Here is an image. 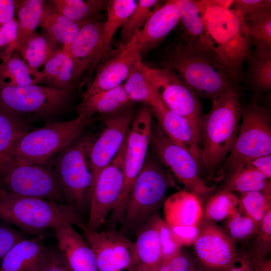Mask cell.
Here are the masks:
<instances>
[{
  "label": "cell",
  "instance_id": "cell-23",
  "mask_svg": "<svg viewBox=\"0 0 271 271\" xmlns=\"http://www.w3.org/2000/svg\"><path fill=\"white\" fill-rule=\"evenodd\" d=\"M49 249L42 236L25 238L16 243L4 256L0 271H38Z\"/></svg>",
  "mask_w": 271,
  "mask_h": 271
},
{
  "label": "cell",
  "instance_id": "cell-45",
  "mask_svg": "<svg viewBox=\"0 0 271 271\" xmlns=\"http://www.w3.org/2000/svg\"><path fill=\"white\" fill-rule=\"evenodd\" d=\"M18 41V24L14 18L0 28V60L5 62L13 55Z\"/></svg>",
  "mask_w": 271,
  "mask_h": 271
},
{
  "label": "cell",
  "instance_id": "cell-52",
  "mask_svg": "<svg viewBox=\"0 0 271 271\" xmlns=\"http://www.w3.org/2000/svg\"><path fill=\"white\" fill-rule=\"evenodd\" d=\"M250 262L252 271H271V260L260 255L249 247L245 250Z\"/></svg>",
  "mask_w": 271,
  "mask_h": 271
},
{
  "label": "cell",
  "instance_id": "cell-26",
  "mask_svg": "<svg viewBox=\"0 0 271 271\" xmlns=\"http://www.w3.org/2000/svg\"><path fill=\"white\" fill-rule=\"evenodd\" d=\"M25 119L0 107V177L12 166L15 147L28 131Z\"/></svg>",
  "mask_w": 271,
  "mask_h": 271
},
{
  "label": "cell",
  "instance_id": "cell-20",
  "mask_svg": "<svg viewBox=\"0 0 271 271\" xmlns=\"http://www.w3.org/2000/svg\"><path fill=\"white\" fill-rule=\"evenodd\" d=\"M54 230L57 248L70 271H99L90 245L69 220L65 219Z\"/></svg>",
  "mask_w": 271,
  "mask_h": 271
},
{
  "label": "cell",
  "instance_id": "cell-4",
  "mask_svg": "<svg viewBox=\"0 0 271 271\" xmlns=\"http://www.w3.org/2000/svg\"><path fill=\"white\" fill-rule=\"evenodd\" d=\"M92 141L89 137L75 140L61 150L53 170L67 208L77 216L89 209L92 178L87 158Z\"/></svg>",
  "mask_w": 271,
  "mask_h": 271
},
{
  "label": "cell",
  "instance_id": "cell-8",
  "mask_svg": "<svg viewBox=\"0 0 271 271\" xmlns=\"http://www.w3.org/2000/svg\"><path fill=\"white\" fill-rule=\"evenodd\" d=\"M72 215L57 204L34 197L0 194V221L36 234L57 226Z\"/></svg>",
  "mask_w": 271,
  "mask_h": 271
},
{
  "label": "cell",
  "instance_id": "cell-54",
  "mask_svg": "<svg viewBox=\"0 0 271 271\" xmlns=\"http://www.w3.org/2000/svg\"><path fill=\"white\" fill-rule=\"evenodd\" d=\"M249 165L259 172L263 174L267 178H271V155L262 156L252 159L246 162Z\"/></svg>",
  "mask_w": 271,
  "mask_h": 271
},
{
  "label": "cell",
  "instance_id": "cell-21",
  "mask_svg": "<svg viewBox=\"0 0 271 271\" xmlns=\"http://www.w3.org/2000/svg\"><path fill=\"white\" fill-rule=\"evenodd\" d=\"M104 21L97 20L84 24L71 43L62 49L73 60L74 81L87 71L96 52Z\"/></svg>",
  "mask_w": 271,
  "mask_h": 271
},
{
  "label": "cell",
  "instance_id": "cell-5",
  "mask_svg": "<svg viewBox=\"0 0 271 271\" xmlns=\"http://www.w3.org/2000/svg\"><path fill=\"white\" fill-rule=\"evenodd\" d=\"M92 119L78 115L69 120L50 122L28 131L15 147L13 164L43 165L55 154L77 139Z\"/></svg>",
  "mask_w": 271,
  "mask_h": 271
},
{
  "label": "cell",
  "instance_id": "cell-22",
  "mask_svg": "<svg viewBox=\"0 0 271 271\" xmlns=\"http://www.w3.org/2000/svg\"><path fill=\"white\" fill-rule=\"evenodd\" d=\"M179 22L180 13L176 0L163 2L139 32L142 54L159 45Z\"/></svg>",
  "mask_w": 271,
  "mask_h": 271
},
{
  "label": "cell",
  "instance_id": "cell-58",
  "mask_svg": "<svg viewBox=\"0 0 271 271\" xmlns=\"http://www.w3.org/2000/svg\"><path fill=\"white\" fill-rule=\"evenodd\" d=\"M191 271H203L202 269H201L200 267L199 268H195L194 266L191 270Z\"/></svg>",
  "mask_w": 271,
  "mask_h": 271
},
{
  "label": "cell",
  "instance_id": "cell-3",
  "mask_svg": "<svg viewBox=\"0 0 271 271\" xmlns=\"http://www.w3.org/2000/svg\"><path fill=\"white\" fill-rule=\"evenodd\" d=\"M236 87L213 100L202 117L200 140L202 166L212 173L224 162L236 139L242 108Z\"/></svg>",
  "mask_w": 271,
  "mask_h": 271
},
{
  "label": "cell",
  "instance_id": "cell-57",
  "mask_svg": "<svg viewBox=\"0 0 271 271\" xmlns=\"http://www.w3.org/2000/svg\"><path fill=\"white\" fill-rule=\"evenodd\" d=\"M134 271H153L150 269L138 264Z\"/></svg>",
  "mask_w": 271,
  "mask_h": 271
},
{
  "label": "cell",
  "instance_id": "cell-33",
  "mask_svg": "<svg viewBox=\"0 0 271 271\" xmlns=\"http://www.w3.org/2000/svg\"><path fill=\"white\" fill-rule=\"evenodd\" d=\"M106 0H51L48 2L60 13L81 24L99 20L102 11L106 10Z\"/></svg>",
  "mask_w": 271,
  "mask_h": 271
},
{
  "label": "cell",
  "instance_id": "cell-30",
  "mask_svg": "<svg viewBox=\"0 0 271 271\" xmlns=\"http://www.w3.org/2000/svg\"><path fill=\"white\" fill-rule=\"evenodd\" d=\"M138 264L153 271L162 259V249L159 234L150 218L138 230L134 242Z\"/></svg>",
  "mask_w": 271,
  "mask_h": 271
},
{
  "label": "cell",
  "instance_id": "cell-55",
  "mask_svg": "<svg viewBox=\"0 0 271 271\" xmlns=\"http://www.w3.org/2000/svg\"><path fill=\"white\" fill-rule=\"evenodd\" d=\"M225 271H252L245 251L237 252L235 258Z\"/></svg>",
  "mask_w": 271,
  "mask_h": 271
},
{
  "label": "cell",
  "instance_id": "cell-25",
  "mask_svg": "<svg viewBox=\"0 0 271 271\" xmlns=\"http://www.w3.org/2000/svg\"><path fill=\"white\" fill-rule=\"evenodd\" d=\"M137 1H109L106 8L107 18L104 21L100 40L93 60L87 70L90 75L110 51L113 38L134 9Z\"/></svg>",
  "mask_w": 271,
  "mask_h": 271
},
{
  "label": "cell",
  "instance_id": "cell-53",
  "mask_svg": "<svg viewBox=\"0 0 271 271\" xmlns=\"http://www.w3.org/2000/svg\"><path fill=\"white\" fill-rule=\"evenodd\" d=\"M16 0H0V28L15 18Z\"/></svg>",
  "mask_w": 271,
  "mask_h": 271
},
{
  "label": "cell",
  "instance_id": "cell-47",
  "mask_svg": "<svg viewBox=\"0 0 271 271\" xmlns=\"http://www.w3.org/2000/svg\"><path fill=\"white\" fill-rule=\"evenodd\" d=\"M243 18L271 11L270 0H233L230 8Z\"/></svg>",
  "mask_w": 271,
  "mask_h": 271
},
{
  "label": "cell",
  "instance_id": "cell-44",
  "mask_svg": "<svg viewBox=\"0 0 271 271\" xmlns=\"http://www.w3.org/2000/svg\"><path fill=\"white\" fill-rule=\"evenodd\" d=\"M150 218L159 236L162 249L161 262L168 260L179 254L181 251L182 246L176 242L170 226L158 213L154 214Z\"/></svg>",
  "mask_w": 271,
  "mask_h": 271
},
{
  "label": "cell",
  "instance_id": "cell-48",
  "mask_svg": "<svg viewBox=\"0 0 271 271\" xmlns=\"http://www.w3.org/2000/svg\"><path fill=\"white\" fill-rule=\"evenodd\" d=\"M26 238L22 232L0 221V259L18 242Z\"/></svg>",
  "mask_w": 271,
  "mask_h": 271
},
{
  "label": "cell",
  "instance_id": "cell-7",
  "mask_svg": "<svg viewBox=\"0 0 271 271\" xmlns=\"http://www.w3.org/2000/svg\"><path fill=\"white\" fill-rule=\"evenodd\" d=\"M73 88L15 86L0 82V107L23 118H47L67 108Z\"/></svg>",
  "mask_w": 271,
  "mask_h": 271
},
{
  "label": "cell",
  "instance_id": "cell-11",
  "mask_svg": "<svg viewBox=\"0 0 271 271\" xmlns=\"http://www.w3.org/2000/svg\"><path fill=\"white\" fill-rule=\"evenodd\" d=\"M150 145L184 190L196 194L201 199L209 196L214 186H208L202 180L200 165L188 151L168 138L158 124L152 123Z\"/></svg>",
  "mask_w": 271,
  "mask_h": 271
},
{
  "label": "cell",
  "instance_id": "cell-36",
  "mask_svg": "<svg viewBox=\"0 0 271 271\" xmlns=\"http://www.w3.org/2000/svg\"><path fill=\"white\" fill-rule=\"evenodd\" d=\"M44 2L43 0L16 1V15L18 24L16 51L30 36L36 32V29L40 26Z\"/></svg>",
  "mask_w": 271,
  "mask_h": 271
},
{
  "label": "cell",
  "instance_id": "cell-31",
  "mask_svg": "<svg viewBox=\"0 0 271 271\" xmlns=\"http://www.w3.org/2000/svg\"><path fill=\"white\" fill-rule=\"evenodd\" d=\"M42 83L57 89L74 87V65L71 58L62 48L57 51L44 65Z\"/></svg>",
  "mask_w": 271,
  "mask_h": 271
},
{
  "label": "cell",
  "instance_id": "cell-32",
  "mask_svg": "<svg viewBox=\"0 0 271 271\" xmlns=\"http://www.w3.org/2000/svg\"><path fill=\"white\" fill-rule=\"evenodd\" d=\"M45 33L37 32L30 36L16 51L32 68L38 70L62 48Z\"/></svg>",
  "mask_w": 271,
  "mask_h": 271
},
{
  "label": "cell",
  "instance_id": "cell-50",
  "mask_svg": "<svg viewBox=\"0 0 271 271\" xmlns=\"http://www.w3.org/2000/svg\"><path fill=\"white\" fill-rule=\"evenodd\" d=\"M170 227L176 242L181 246L193 245L199 233L198 225Z\"/></svg>",
  "mask_w": 271,
  "mask_h": 271
},
{
  "label": "cell",
  "instance_id": "cell-10",
  "mask_svg": "<svg viewBox=\"0 0 271 271\" xmlns=\"http://www.w3.org/2000/svg\"><path fill=\"white\" fill-rule=\"evenodd\" d=\"M242 122L224 166L228 171L256 157L271 154L269 110L253 102L242 109Z\"/></svg>",
  "mask_w": 271,
  "mask_h": 271
},
{
  "label": "cell",
  "instance_id": "cell-41",
  "mask_svg": "<svg viewBox=\"0 0 271 271\" xmlns=\"http://www.w3.org/2000/svg\"><path fill=\"white\" fill-rule=\"evenodd\" d=\"M243 20L255 49H271V11L245 17Z\"/></svg>",
  "mask_w": 271,
  "mask_h": 271
},
{
  "label": "cell",
  "instance_id": "cell-12",
  "mask_svg": "<svg viewBox=\"0 0 271 271\" xmlns=\"http://www.w3.org/2000/svg\"><path fill=\"white\" fill-rule=\"evenodd\" d=\"M1 193L43 198L68 210L54 171L43 165L13 164L0 177Z\"/></svg>",
  "mask_w": 271,
  "mask_h": 271
},
{
  "label": "cell",
  "instance_id": "cell-38",
  "mask_svg": "<svg viewBox=\"0 0 271 271\" xmlns=\"http://www.w3.org/2000/svg\"><path fill=\"white\" fill-rule=\"evenodd\" d=\"M122 84L131 101H142L150 105L157 96L148 75L147 65L143 62Z\"/></svg>",
  "mask_w": 271,
  "mask_h": 271
},
{
  "label": "cell",
  "instance_id": "cell-27",
  "mask_svg": "<svg viewBox=\"0 0 271 271\" xmlns=\"http://www.w3.org/2000/svg\"><path fill=\"white\" fill-rule=\"evenodd\" d=\"M83 25L67 18L45 1L40 26L62 48L71 43Z\"/></svg>",
  "mask_w": 271,
  "mask_h": 271
},
{
  "label": "cell",
  "instance_id": "cell-56",
  "mask_svg": "<svg viewBox=\"0 0 271 271\" xmlns=\"http://www.w3.org/2000/svg\"><path fill=\"white\" fill-rule=\"evenodd\" d=\"M208 2L211 5L224 9H230L233 0H208Z\"/></svg>",
  "mask_w": 271,
  "mask_h": 271
},
{
  "label": "cell",
  "instance_id": "cell-46",
  "mask_svg": "<svg viewBox=\"0 0 271 271\" xmlns=\"http://www.w3.org/2000/svg\"><path fill=\"white\" fill-rule=\"evenodd\" d=\"M252 238L249 247L257 254L266 256L271 250V209L264 215L258 231Z\"/></svg>",
  "mask_w": 271,
  "mask_h": 271
},
{
  "label": "cell",
  "instance_id": "cell-6",
  "mask_svg": "<svg viewBox=\"0 0 271 271\" xmlns=\"http://www.w3.org/2000/svg\"><path fill=\"white\" fill-rule=\"evenodd\" d=\"M174 186L169 174L154 160L146 158L132 187L123 219L125 230H139L164 202L167 190Z\"/></svg>",
  "mask_w": 271,
  "mask_h": 271
},
{
  "label": "cell",
  "instance_id": "cell-28",
  "mask_svg": "<svg viewBox=\"0 0 271 271\" xmlns=\"http://www.w3.org/2000/svg\"><path fill=\"white\" fill-rule=\"evenodd\" d=\"M131 102L121 84L82 99L77 107L78 115L91 117L96 113H113L126 107Z\"/></svg>",
  "mask_w": 271,
  "mask_h": 271
},
{
  "label": "cell",
  "instance_id": "cell-24",
  "mask_svg": "<svg viewBox=\"0 0 271 271\" xmlns=\"http://www.w3.org/2000/svg\"><path fill=\"white\" fill-rule=\"evenodd\" d=\"M164 220L170 226H197L203 219L202 200L185 190L170 196L163 205Z\"/></svg>",
  "mask_w": 271,
  "mask_h": 271
},
{
  "label": "cell",
  "instance_id": "cell-13",
  "mask_svg": "<svg viewBox=\"0 0 271 271\" xmlns=\"http://www.w3.org/2000/svg\"><path fill=\"white\" fill-rule=\"evenodd\" d=\"M125 140L115 156L101 170L95 182L85 225L90 230L99 231L119 197L124 179Z\"/></svg>",
  "mask_w": 271,
  "mask_h": 271
},
{
  "label": "cell",
  "instance_id": "cell-9",
  "mask_svg": "<svg viewBox=\"0 0 271 271\" xmlns=\"http://www.w3.org/2000/svg\"><path fill=\"white\" fill-rule=\"evenodd\" d=\"M152 123V112L150 107L142 108L133 118L125 140L124 179L121 191L106 220L109 229H115L118 223H122L132 187L146 159Z\"/></svg>",
  "mask_w": 271,
  "mask_h": 271
},
{
  "label": "cell",
  "instance_id": "cell-42",
  "mask_svg": "<svg viewBox=\"0 0 271 271\" xmlns=\"http://www.w3.org/2000/svg\"><path fill=\"white\" fill-rule=\"evenodd\" d=\"M240 194L238 208L260 225L265 214L271 209V193L250 191Z\"/></svg>",
  "mask_w": 271,
  "mask_h": 271
},
{
  "label": "cell",
  "instance_id": "cell-15",
  "mask_svg": "<svg viewBox=\"0 0 271 271\" xmlns=\"http://www.w3.org/2000/svg\"><path fill=\"white\" fill-rule=\"evenodd\" d=\"M151 82L158 96L170 109L186 117L200 133L202 108L198 95L170 69L147 66Z\"/></svg>",
  "mask_w": 271,
  "mask_h": 271
},
{
  "label": "cell",
  "instance_id": "cell-29",
  "mask_svg": "<svg viewBox=\"0 0 271 271\" xmlns=\"http://www.w3.org/2000/svg\"><path fill=\"white\" fill-rule=\"evenodd\" d=\"M241 193L262 191L271 193V181L249 165H239L228 172L218 190Z\"/></svg>",
  "mask_w": 271,
  "mask_h": 271
},
{
  "label": "cell",
  "instance_id": "cell-18",
  "mask_svg": "<svg viewBox=\"0 0 271 271\" xmlns=\"http://www.w3.org/2000/svg\"><path fill=\"white\" fill-rule=\"evenodd\" d=\"M194 249L199 267L203 271H225L237 254L235 243L223 228L204 219Z\"/></svg>",
  "mask_w": 271,
  "mask_h": 271
},
{
  "label": "cell",
  "instance_id": "cell-17",
  "mask_svg": "<svg viewBox=\"0 0 271 271\" xmlns=\"http://www.w3.org/2000/svg\"><path fill=\"white\" fill-rule=\"evenodd\" d=\"M139 32L128 43L98 67L93 80L82 94V99L123 84L142 61Z\"/></svg>",
  "mask_w": 271,
  "mask_h": 271
},
{
  "label": "cell",
  "instance_id": "cell-14",
  "mask_svg": "<svg viewBox=\"0 0 271 271\" xmlns=\"http://www.w3.org/2000/svg\"><path fill=\"white\" fill-rule=\"evenodd\" d=\"M94 254L99 271H134L137 265L134 242L114 230L94 231L81 220L75 224Z\"/></svg>",
  "mask_w": 271,
  "mask_h": 271
},
{
  "label": "cell",
  "instance_id": "cell-40",
  "mask_svg": "<svg viewBox=\"0 0 271 271\" xmlns=\"http://www.w3.org/2000/svg\"><path fill=\"white\" fill-rule=\"evenodd\" d=\"M238 206L239 198L233 192L218 190L208 198L203 212V219L214 223L222 221L234 212Z\"/></svg>",
  "mask_w": 271,
  "mask_h": 271
},
{
  "label": "cell",
  "instance_id": "cell-37",
  "mask_svg": "<svg viewBox=\"0 0 271 271\" xmlns=\"http://www.w3.org/2000/svg\"><path fill=\"white\" fill-rule=\"evenodd\" d=\"M163 3L158 0H140L121 27L120 45L128 43L144 27L154 12Z\"/></svg>",
  "mask_w": 271,
  "mask_h": 271
},
{
  "label": "cell",
  "instance_id": "cell-51",
  "mask_svg": "<svg viewBox=\"0 0 271 271\" xmlns=\"http://www.w3.org/2000/svg\"><path fill=\"white\" fill-rule=\"evenodd\" d=\"M38 271H70V270L58 248H49L47 255Z\"/></svg>",
  "mask_w": 271,
  "mask_h": 271
},
{
  "label": "cell",
  "instance_id": "cell-39",
  "mask_svg": "<svg viewBox=\"0 0 271 271\" xmlns=\"http://www.w3.org/2000/svg\"><path fill=\"white\" fill-rule=\"evenodd\" d=\"M248 78L257 89L266 91L271 88V49H255L247 60Z\"/></svg>",
  "mask_w": 271,
  "mask_h": 271
},
{
  "label": "cell",
  "instance_id": "cell-34",
  "mask_svg": "<svg viewBox=\"0 0 271 271\" xmlns=\"http://www.w3.org/2000/svg\"><path fill=\"white\" fill-rule=\"evenodd\" d=\"M41 71L30 67L15 52L8 60L0 63V82L11 85L27 86L42 83Z\"/></svg>",
  "mask_w": 271,
  "mask_h": 271
},
{
  "label": "cell",
  "instance_id": "cell-1",
  "mask_svg": "<svg viewBox=\"0 0 271 271\" xmlns=\"http://www.w3.org/2000/svg\"><path fill=\"white\" fill-rule=\"evenodd\" d=\"M162 64L198 96L211 101L236 87L237 82L210 47L182 35L168 48Z\"/></svg>",
  "mask_w": 271,
  "mask_h": 271
},
{
  "label": "cell",
  "instance_id": "cell-2",
  "mask_svg": "<svg viewBox=\"0 0 271 271\" xmlns=\"http://www.w3.org/2000/svg\"><path fill=\"white\" fill-rule=\"evenodd\" d=\"M203 14L210 46L227 68L232 77L240 78L243 63L251 54V42L243 18L232 9L197 0Z\"/></svg>",
  "mask_w": 271,
  "mask_h": 271
},
{
  "label": "cell",
  "instance_id": "cell-16",
  "mask_svg": "<svg viewBox=\"0 0 271 271\" xmlns=\"http://www.w3.org/2000/svg\"><path fill=\"white\" fill-rule=\"evenodd\" d=\"M134 117L133 111L127 107L112 114L104 121L98 138L92 141L88 152L92 175L90 198L97 178L113 159L124 142Z\"/></svg>",
  "mask_w": 271,
  "mask_h": 271
},
{
  "label": "cell",
  "instance_id": "cell-49",
  "mask_svg": "<svg viewBox=\"0 0 271 271\" xmlns=\"http://www.w3.org/2000/svg\"><path fill=\"white\" fill-rule=\"evenodd\" d=\"M193 266L188 255L181 251L173 258L161 262L154 271H191Z\"/></svg>",
  "mask_w": 271,
  "mask_h": 271
},
{
  "label": "cell",
  "instance_id": "cell-19",
  "mask_svg": "<svg viewBox=\"0 0 271 271\" xmlns=\"http://www.w3.org/2000/svg\"><path fill=\"white\" fill-rule=\"evenodd\" d=\"M149 106L167 137L188 151L202 168L200 133L192 123L186 117L168 108L158 95Z\"/></svg>",
  "mask_w": 271,
  "mask_h": 271
},
{
  "label": "cell",
  "instance_id": "cell-35",
  "mask_svg": "<svg viewBox=\"0 0 271 271\" xmlns=\"http://www.w3.org/2000/svg\"><path fill=\"white\" fill-rule=\"evenodd\" d=\"M176 2L180 13V21L184 29L182 35L210 47L206 34L203 14L197 1L176 0Z\"/></svg>",
  "mask_w": 271,
  "mask_h": 271
},
{
  "label": "cell",
  "instance_id": "cell-43",
  "mask_svg": "<svg viewBox=\"0 0 271 271\" xmlns=\"http://www.w3.org/2000/svg\"><path fill=\"white\" fill-rule=\"evenodd\" d=\"M260 226L238 208L226 219L223 229L235 243L253 238Z\"/></svg>",
  "mask_w": 271,
  "mask_h": 271
}]
</instances>
